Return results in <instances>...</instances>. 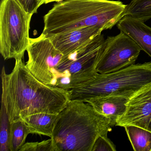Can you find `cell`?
Wrapping results in <instances>:
<instances>
[{
    "label": "cell",
    "instance_id": "obj_12",
    "mask_svg": "<svg viewBox=\"0 0 151 151\" xmlns=\"http://www.w3.org/2000/svg\"><path fill=\"white\" fill-rule=\"evenodd\" d=\"M117 27L130 37L151 58V28L145 22L130 16L124 17L117 24Z\"/></svg>",
    "mask_w": 151,
    "mask_h": 151
},
{
    "label": "cell",
    "instance_id": "obj_15",
    "mask_svg": "<svg viewBox=\"0 0 151 151\" xmlns=\"http://www.w3.org/2000/svg\"><path fill=\"white\" fill-rule=\"evenodd\" d=\"M30 134L27 124L22 120L10 123L9 147L10 151H19L25 144L27 136Z\"/></svg>",
    "mask_w": 151,
    "mask_h": 151
},
{
    "label": "cell",
    "instance_id": "obj_11",
    "mask_svg": "<svg viewBox=\"0 0 151 151\" xmlns=\"http://www.w3.org/2000/svg\"><path fill=\"white\" fill-rule=\"evenodd\" d=\"M135 93L130 92L92 98L85 102L89 103L98 113L108 118L113 127L116 126L118 119L125 113L127 104Z\"/></svg>",
    "mask_w": 151,
    "mask_h": 151
},
{
    "label": "cell",
    "instance_id": "obj_4",
    "mask_svg": "<svg viewBox=\"0 0 151 151\" xmlns=\"http://www.w3.org/2000/svg\"><path fill=\"white\" fill-rule=\"evenodd\" d=\"M151 84V63L133 64L108 74L97 73L83 85L70 90V100L85 102L92 98L137 91Z\"/></svg>",
    "mask_w": 151,
    "mask_h": 151
},
{
    "label": "cell",
    "instance_id": "obj_14",
    "mask_svg": "<svg viewBox=\"0 0 151 151\" xmlns=\"http://www.w3.org/2000/svg\"><path fill=\"white\" fill-rule=\"evenodd\" d=\"M135 151H151V132L133 125L124 127Z\"/></svg>",
    "mask_w": 151,
    "mask_h": 151
},
{
    "label": "cell",
    "instance_id": "obj_18",
    "mask_svg": "<svg viewBox=\"0 0 151 151\" xmlns=\"http://www.w3.org/2000/svg\"><path fill=\"white\" fill-rule=\"evenodd\" d=\"M19 151H57L52 139L40 142H27Z\"/></svg>",
    "mask_w": 151,
    "mask_h": 151
},
{
    "label": "cell",
    "instance_id": "obj_13",
    "mask_svg": "<svg viewBox=\"0 0 151 151\" xmlns=\"http://www.w3.org/2000/svg\"><path fill=\"white\" fill-rule=\"evenodd\" d=\"M60 115L40 113L22 117L21 120L26 123L30 133L52 137L54 130Z\"/></svg>",
    "mask_w": 151,
    "mask_h": 151
},
{
    "label": "cell",
    "instance_id": "obj_21",
    "mask_svg": "<svg viewBox=\"0 0 151 151\" xmlns=\"http://www.w3.org/2000/svg\"><path fill=\"white\" fill-rule=\"evenodd\" d=\"M64 0H44V4H48L52 2H60Z\"/></svg>",
    "mask_w": 151,
    "mask_h": 151
},
{
    "label": "cell",
    "instance_id": "obj_19",
    "mask_svg": "<svg viewBox=\"0 0 151 151\" xmlns=\"http://www.w3.org/2000/svg\"><path fill=\"white\" fill-rule=\"evenodd\" d=\"M114 143L108 137L107 134L99 136L94 142L91 151H116Z\"/></svg>",
    "mask_w": 151,
    "mask_h": 151
},
{
    "label": "cell",
    "instance_id": "obj_6",
    "mask_svg": "<svg viewBox=\"0 0 151 151\" xmlns=\"http://www.w3.org/2000/svg\"><path fill=\"white\" fill-rule=\"evenodd\" d=\"M106 39L101 34L71 53L63 55L57 67V87L71 90L91 79L98 72L96 67L104 50Z\"/></svg>",
    "mask_w": 151,
    "mask_h": 151
},
{
    "label": "cell",
    "instance_id": "obj_8",
    "mask_svg": "<svg viewBox=\"0 0 151 151\" xmlns=\"http://www.w3.org/2000/svg\"><path fill=\"white\" fill-rule=\"evenodd\" d=\"M141 51L137 44L122 32L116 36L108 37L105 40L96 71L100 74H108L133 65Z\"/></svg>",
    "mask_w": 151,
    "mask_h": 151
},
{
    "label": "cell",
    "instance_id": "obj_3",
    "mask_svg": "<svg viewBox=\"0 0 151 151\" xmlns=\"http://www.w3.org/2000/svg\"><path fill=\"white\" fill-rule=\"evenodd\" d=\"M60 115L51 137L57 151H91L97 138L112 131L110 120L87 102L70 100Z\"/></svg>",
    "mask_w": 151,
    "mask_h": 151
},
{
    "label": "cell",
    "instance_id": "obj_10",
    "mask_svg": "<svg viewBox=\"0 0 151 151\" xmlns=\"http://www.w3.org/2000/svg\"><path fill=\"white\" fill-rule=\"evenodd\" d=\"M102 31L96 26L85 27L60 33L47 38L56 49L66 55L101 34Z\"/></svg>",
    "mask_w": 151,
    "mask_h": 151
},
{
    "label": "cell",
    "instance_id": "obj_20",
    "mask_svg": "<svg viewBox=\"0 0 151 151\" xmlns=\"http://www.w3.org/2000/svg\"><path fill=\"white\" fill-rule=\"evenodd\" d=\"M44 0H22L21 5L27 13L33 15L44 4Z\"/></svg>",
    "mask_w": 151,
    "mask_h": 151
},
{
    "label": "cell",
    "instance_id": "obj_5",
    "mask_svg": "<svg viewBox=\"0 0 151 151\" xmlns=\"http://www.w3.org/2000/svg\"><path fill=\"white\" fill-rule=\"evenodd\" d=\"M32 15L17 0H1L0 5V53L5 60L22 59L29 44Z\"/></svg>",
    "mask_w": 151,
    "mask_h": 151
},
{
    "label": "cell",
    "instance_id": "obj_9",
    "mask_svg": "<svg viewBox=\"0 0 151 151\" xmlns=\"http://www.w3.org/2000/svg\"><path fill=\"white\" fill-rule=\"evenodd\" d=\"M133 125L151 132V84L132 95L116 126Z\"/></svg>",
    "mask_w": 151,
    "mask_h": 151
},
{
    "label": "cell",
    "instance_id": "obj_2",
    "mask_svg": "<svg viewBox=\"0 0 151 151\" xmlns=\"http://www.w3.org/2000/svg\"><path fill=\"white\" fill-rule=\"evenodd\" d=\"M127 5L119 1L64 0L44 16L41 35L48 38L75 29L96 26L110 29L124 17Z\"/></svg>",
    "mask_w": 151,
    "mask_h": 151
},
{
    "label": "cell",
    "instance_id": "obj_22",
    "mask_svg": "<svg viewBox=\"0 0 151 151\" xmlns=\"http://www.w3.org/2000/svg\"><path fill=\"white\" fill-rule=\"evenodd\" d=\"M17 1L20 3V4H22V0H17Z\"/></svg>",
    "mask_w": 151,
    "mask_h": 151
},
{
    "label": "cell",
    "instance_id": "obj_16",
    "mask_svg": "<svg viewBox=\"0 0 151 151\" xmlns=\"http://www.w3.org/2000/svg\"><path fill=\"white\" fill-rule=\"evenodd\" d=\"M127 15L145 22L151 19V0H131L124 13Z\"/></svg>",
    "mask_w": 151,
    "mask_h": 151
},
{
    "label": "cell",
    "instance_id": "obj_17",
    "mask_svg": "<svg viewBox=\"0 0 151 151\" xmlns=\"http://www.w3.org/2000/svg\"><path fill=\"white\" fill-rule=\"evenodd\" d=\"M0 116V151H10L9 147L10 123L5 105L2 102Z\"/></svg>",
    "mask_w": 151,
    "mask_h": 151
},
{
    "label": "cell",
    "instance_id": "obj_1",
    "mask_svg": "<svg viewBox=\"0 0 151 151\" xmlns=\"http://www.w3.org/2000/svg\"><path fill=\"white\" fill-rule=\"evenodd\" d=\"M2 96L10 123L40 113L60 114L70 101V90L48 86L38 80L22 59L11 73L1 71Z\"/></svg>",
    "mask_w": 151,
    "mask_h": 151
},
{
    "label": "cell",
    "instance_id": "obj_7",
    "mask_svg": "<svg viewBox=\"0 0 151 151\" xmlns=\"http://www.w3.org/2000/svg\"><path fill=\"white\" fill-rule=\"evenodd\" d=\"M27 51L29 59L26 66L31 73L46 85L57 87L59 79L57 67L64 55L49 39L41 35L30 38Z\"/></svg>",
    "mask_w": 151,
    "mask_h": 151
}]
</instances>
